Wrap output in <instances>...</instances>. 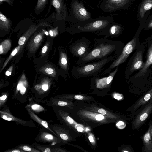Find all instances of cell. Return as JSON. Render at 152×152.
I'll return each mask as SVG.
<instances>
[{
    "label": "cell",
    "instance_id": "6da1fadb",
    "mask_svg": "<svg viewBox=\"0 0 152 152\" xmlns=\"http://www.w3.org/2000/svg\"><path fill=\"white\" fill-rule=\"evenodd\" d=\"M123 46L120 41L106 38L95 39L88 53L83 57L79 58L77 64L81 66L94 61L112 56L117 58L121 53Z\"/></svg>",
    "mask_w": 152,
    "mask_h": 152
},
{
    "label": "cell",
    "instance_id": "7a4b0ae2",
    "mask_svg": "<svg viewBox=\"0 0 152 152\" xmlns=\"http://www.w3.org/2000/svg\"><path fill=\"white\" fill-rule=\"evenodd\" d=\"M113 21V16H100L85 22L74 24L69 28V32L72 34L92 33L99 35H104L110 25Z\"/></svg>",
    "mask_w": 152,
    "mask_h": 152
},
{
    "label": "cell",
    "instance_id": "3957f363",
    "mask_svg": "<svg viewBox=\"0 0 152 152\" xmlns=\"http://www.w3.org/2000/svg\"><path fill=\"white\" fill-rule=\"evenodd\" d=\"M116 58L115 57L112 56L81 66H74L72 68V72L74 76L77 78L98 76L107 64Z\"/></svg>",
    "mask_w": 152,
    "mask_h": 152
},
{
    "label": "cell",
    "instance_id": "277c9868",
    "mask_svg": "<svg viewBox=\"0 0 152 152\" xmlns=\"http://www.w3.org/2000/svg\"><path fill=\"white\" fill-rule=\"evenodd\" d=\"M70 7L69 17L73 24H80L93 19L90 13L87 11L81 1L72 0Z\"/></svg>",
    "mask_w": 152,
    "mask_h": 152
},
{
    "label": "cell",
    "instance_id": "5b68a950",
    "mask_svg": "<svg viewBox=\"0 0 152 152\" xmlns=\"http://www.w3.org/2000/svg\"><path fill=\"white\" fill-rule=\"evenodd\" d=\"M152 113V99L142 105L131 116V129L138 130L145 123Z\"/></svg>",
    "mask_w": 152,
    "mask_h": 152
},
{
    "label": "cell",
    "instance_id": "8992f818",
    "mask_svg": "<svg viewBox=\"0 0 152 152\" xmlns=\"http://www.w3.org/2000/svg\"><path fill=\"white\" fill-rule=\"evenodd\" d=\"M138 38L134 37L123 48L122 51L118 57L114 60L110 65L104 70L103 74L109 73L114 69L124 62L131 53L134 50L138 43Z\"/></svg>",
    "mask_w": 152,
    "mask_h": 152
},
{
    "label": "cell",
    "instance_id": "52a82bcc",
    "mask_svg": "<svg viewBox=\"0 0 152 152\" xmlns=\"http://www.w3.org/2000/svg\"><path fill=\"white\" fill-rule=\"evenodd\" d=\"M91 41L88 38H83L79 39L71 45V53L76 57H83L89 51L91 46Z\"/></svg>",
    "mask_w": 152,
    "mask_h": 152
},
{
    "label": "cell",
    "instance_id": "ba28073f",
    "mask_svg": "<svg viewBox=\"0 0 152 152\" xmlns=\"http://www.w3.org/2000/svg\"><path fill=\"white\" fill-rule=\"evenodd\" d=\"M139 49L135 52V55L134 56L130 65L128 66V67L126 70V78H127L132 72L135 71L140 70L144 66L142 60V57L144 52V47L142 46L139 47Z\"/></svg>",
    "mask_w": 152,
    "mask_h": 152
},
{
    "label": "cell",
    "instance_id": "9c48e42d",
    "mask_svg": "<svg viewBox=\"0 0 152 152\" xmlns=\"http://www.w3.org/2000/svg\"><path fill=\"white\" fill-rule=\"evenodd\" d=\"M129 0H100V9L106 13L113 12L124 7Z\"/></svg>",
    "mask_w": 152,
    "mask_h": 152
},
{
    "label": "cell",
    "instance_id": "30bf717a",
    "mask_svg": "<svg viewBox=\"0 0 152 152\" xmlns=\"http://www.w3.org/2000/svg\"><path fill=\"white\" fill-rule=\"evenodd\" d=\"M152 99V87L144 93L128 109L132 115L142 105L145 104Z\"/></svg>",
    "mask_w": 152,
    "mask_h": 152
},
{
    "label": "cell",
    "instance_id": "8fae6325",
    "mask_svg": "<svg viewBox=\"0 0 152 152\" xmlns=\"http://www.w3.org/2000/svg\"><path fill=\"white\" fill-rule=\"evenodd\" d=\"M143 146L142 152H152V119L148 123V128L147 131L141 137Z\"/></svg>",
    "mask_w": 152,
    "mask_h": 152
},
{
    "label": "cell",
    "instance_id": "7c38bea8",
    "mask_svg": "<svg viewBox=\"0 0 152 152\" xmlns=\"http://www.w3.org/2000/svg\"><path fill=\"white\" fill-rule=\"evenodd\" d=\"M51 4L56 8L57 20L58 21L65 20L67 14L66 6L64 4V0H51Z\"/></svg>",
    "mask_w": 152,
    "mask_h": 152
},
{
    "label": "cell",
    "instance_id": "4fadbf2b",
    "mask_svg": "<svg viewBox=\"0 0 152 152\" xmlns=\"http://www.w3.org/2000/svg\"><path fill=\"white\" fill-rule=\"evenodd\" d=\"M148 44L146 61L143 68L134 76L135 79L145 75L147 72L150 66L152 64V39Z\"/></svg>",
    "mask_w": 152,
    "mask_h": 152
},
{
    "label": "cell",
    "instance_id": "5bb4252c",
    "mask_svg": "<svg viewBox=\"0 0 152 152\" xmlns=\"http://www.w3.org/2000/svg\"><path fill=\"white\" fill-rule=\"evenodd\" d=\"M122 31V28L119 24L114 22L110 25L104 35L110 37H117Z\"/></svg>",
    "mask_w": 152,
    "mask_h": 152
},
{
    "label": "cell",
    "instance_id": "9a60e30c",
    "mask_svg": "<svg viewBox=\"0 0 152 152\" xmlns=\"http://www.w3.org/2000/svg\"><path fill=\"white\" fill-rule=\"evenodd\" d=\"M26 109L31 118L38 123L40 124L42 126L50 131L56 135V134L52 131V130H51L49 127L48 123L46 121H44L39 118L37 116L32 112L29 107H27Z\"/></svg>",
    "mask_w": 152,
    "mask_h": 152
},
{
    "label": "cell",
    "instance_id": "2e32d148",
    "mask_svg": "<svg viewBox=\"0 0 152 152\" xmlns=\"http://www.w3.org/2000/svg\"><path fill=\"white\" fill-rule=\"evenodd\" d=\"M152 8V0H143L139 10V15L143 18L146 12Z\"/></svg>",
    "mask_w": 152,
    "mask_h": 152
},
{
    "label": "cell",
    "instance_id": "e0dca14e",
    "mask_svg": "<svg viewBox=\"0 0 152 152\" xmlns=\"http://www.w3.org/2000/svg\"><path fill=\"white\" fill-rule=\"evenodd\" d=\"M56 137L51 134L46 132H42L40 134L39 139L41 141L48 142H52V145H55L57 139Z\"/></svg>",
    "mask_w": 152,
    "mask_h": 152
},
{
    "label": "cell",
    "instance_id": "ac0fdd59",
    "mask_svg": "<svg viewBox=\"0 0 152 152\" xmlns=\"http://www.w3.org/2000/svg\"><path fill=\"white\" fill-rule=\"evenodd\" d=\"M7 112L1 111H0L1 117L3 119L7 121H14L24 125L27 123V122L15 118L12 115Z\"/></svg>",
    "mask_w": 152,
    "mask_h": 152
},
{
    "label": "cell",
    "instance_id": "d6986e66",
    "mask_svg": "<svg viewBox=\"0 0 152 152\" xmlns=\"http://www.w3.org/2000/svg\"><path fill=\"white\" fill-rule=\"evenodd\" d=\"M11 21L10 19L3 15L0 11V27L2 29H9L10 28Z\"/></svg>",
    "mask_w": 152,
    "mask_h": 152
},
{
    "label": "cell",
    "instance_id": "ffe728a7",
    "mask_svg": "<svg viewBox=\"0 0 152 152\" xmlns=\"http://www.w3.org/2000/svg\"><path fill=\"white\" fill-rule=\"evenodd\" d=\"M48 0H38L35 7V13L38 15L44 10Z\"/></svg>",
    "mask_w": 152,
    "mask_h": 152
},
{
    "label": "cell",
    "instance_id": "44dd1931",
    "mask_svg": "<svg viewBox=\"0 0 152 152\" xmlns=\"http://www.w3.org/2000/svg\"><path fill=\"white\" fill-rule=\"evenodd\" d=\"M18 148L21 149L25 151H28V152H39L40 151H39L37 150L36 149H35L31 147H30L29 146L27 145H21L20 146L18 147Z\"/></svg>",
    "mask_w": 152,
    "mask_h": 152
},
{
    "label": "cell",
    "instance_id": "7402d4cb",
    "mask_svg": "<svg viewBox=\"0 0 152 152\" xmlns=\"http://www.w3.org/2000/svg\"><path fill=\"white\" fill-rule=\"evenodd\" d=\"M37 148L41 150V151L44 152H51L58 151L57 149L56 148H51L38 146Z\"/></svg>",
    "mask_w": 152,
    "mask_h": 152
},
{
    "label": "cell",
    "instance_id": "603a6c76",
    "mask_svg": "<svg viewBox=\"0 0 152 152\" xmlns=\"http://www.w3.org/2000/svg\"><path fill=\"white\" fill-rule=\"evenodd\" d=\"M31 109L34 110L37 112H40L43 111L44 109L39 104H35L31 106Z\"/></svg>",
    "mask_w": 152,
    "mask_h": 152
},
{
    "label": "cell",
    "instance_id": "cb8c5ba5",
    "mask_svg": "<svg viewBox=\"0 0 152 152\" xmlns=\"http://www.w3.org/2000/svg\"><path fill=\"white\" fill-rule=\"evenodd\" d=\"M14 0H0V4L1 5L3 2H6L11 6H12Z\"/></svg>",
    "mask_w": 152,
    "mask_h": 152
},
{
    "label": "cell",
    "instance_id": "d4e9b609",
    "mask_svg": "<svg viewBox=\"0 0 152 152\" xmlns=\"http://www.w3.org/2000/svg\"><path fill=\"white\" fill-rule=\"evenodd\" d=\"M61 62L63 65L65 67H67V58L65 57H62L61 60Z\"/></svg>",
    "mask_w": 152,
    "mask_h": 152
},
{
    "label": "cell",
    "instance_id": "484cf974",
    "mask_svg": "<svg viewBox=\"0 0 152 152\" xmlns=\"http://www.w3.org/2000/svg\"><path fill=\"white\" fill-rule=\"evenodd\" d=\"M25 151L20 149H12V150H10L6 151H5V152H25Z\"/></svg>",
    "mask_w": 152,
    "mask_h": 152
},
{
    "label": "cell",
    "instance_id": "4316f807",
    "mask_svg": "<svg viewBox=\"0 0 152 152\" xmlns=\"http://www.w3.org/2000/svg\"><path fill=\"white\" fill-rule=\"evenodd\" d=\"M59 136L61 138L64 140H67L68 139V136L66 134L63 133L60 134Z\"/></svg>",
    "mask_w": 152,
    "mask_h": 152
},
{
    "label": "cell",
    "instance_id": "83f0119b",
    "mask_svg": "<svg viewBox=\"0 0 152 152\" xmlns=\"http://www.w3.org/2000/svg\"><path fill=\"white\" fill-rule=\"evenodd\" d=\"M45 72L48 74H50L54 72L53 70L50 68H47L45 70Z\"/></svg>",
    "mask_w": 152,
    "mask_h": 152
},
{
    "label": "cell",
    "instance_id": "f1b7e54d",
    "mask_svg": "<svg viewBox=\"0 0 152 152\" xmlns=\"http://www.w3.org/2000/svg\"><path fill=\"white\" fill-rule=\"evenodd\" d=\"M67 103L66 102L60 101L58 102L57 104L60 106H65L66 105Z\"/></svg>",
    "mask_w": 152,
    "mask_h": 152
},
{
    "label": "cell",
    "instance_id": "f546056e",
    "mask_svg": "<svg viewBox=\"0 0 152 152\" xmlns=\"http://www.w3.org/2000/svg\"><path fill=\"white\" fill-rule=\"evenodd\" d=\"M96 119L98 121L102 120L104 118V116L101 114H98L95 117Z\"/></svg>",
    "mask_w": 152,
    "mask_h": 152
},
{
    "label": "cell",
    "instance_id": "4dcf8cb0",
    "mask_svg": "<svg viewBox=\"0 0 152 152\" xmlns=\"http://www.w3.org/2000/svg\"><path fill=\"white\" fill-rule=\"evenodd\" d=\"M66 121L69 124H72L74 122V120L69 116H67L66 118Z\"/></svg>",
    "mask_w": 152,
    "mask_h": 152
},
{
    "label": "cell",
    "instance_id": "1f68e13d",
    "mask_svg": "<svg viewBox=\"0 0 152 152\" xmlns=\"http://www.w3.org/2000/svg\"><path fill=\"white\" fill-rule=\"evenodd\" d=\"M83 98V96L80 95H76L74 96V98L77 100H81Z\"/></svg>",
    "mask_w": 152,
    "mask_h": 152
},
{
    "label": "cell",
    "instance_id": "d6a6232c",
    "mask_svg": "<svg viewBox=\"0 0 152 152\" xmlns=\"http://www.w3.org/2000/svg\"><path fill=\"white\" fill-rule=\"evenodd\" d=\"M98 112L102 115H105L106 113V111L103 109H100L98 110Z\"/></svg>",
    "mask_w": 152,
    "mask_h": 152
},
{
    "label": "cell",
    "instance_id": "836d02e7",
    "mask_svg": "<svg viewBox=\"0 0 152 152\" xmlns=\"http://www.w3.org/2000/svg\"><path fill=\"white\" fill-rule=\"evenodd\" d=\"M7 98V96L6 94H4L0 97V102L5 101Z\"/></svg>",
    "mask_w": 152,
    "mask_h": 152
},
{
    "label": "cell",
    "instance_id": "e575fe53",
    "mask_svg": "<svg viewBox=\"0 0 152 152\" xmlns=\"http://www.w3.org/2000/svg\"><path fill=\"white\" fill-rule=\"evenodd\" d=\"M124 124V123L121 121H120L118 122L117 124V126L119 128V129H121V126L123 125Z\"/></svg>",
    "mask_w": 152,
    "mask_h": 152
},
{
    "label": "cell",
    "instance_id": "d590c367",
    "mask_svg": "<svg viewBox=\"0 0 152 152\" xmlns=\"http://www.w3.org/2000/svg\"><path fill=\"white\" fill-rule=\"evenodd\" d=\"M48 47L46 46H44L42 48V52L43 53H46Z\"/></svg>",
    "mask_w": 152,
    "mask_h": 152
},
{
    "label": "cell",
    "instance_id": "8d00e7d4",
    "mask_svg": "<svg viewBox=\"0 0 152 152\" xmlns=\"http://www.w3.org/2000/svg\"><path fill=\"white\" fill-rule=\"evenodd\" d=\"M42 89L44 91H46L48 88V86L47 84H44L42 87Z\"/></svg>",
    "mask_w": 152,
    "mask_h": 152
},
{
    "label": "cell",
    "instance_id": "74e56055",
    "mask_svg": "<svg viewBox=\"0 0 152 152\" xmlns=\"http://www.w3.org/2000/svg\"><path fill=\"white\" fill-rule=\"evenodd\" d=\"M119 94H117L114 96V98H115L116 99L119 100L121 99H122V97H121L118 96Z\"/></svg>",
    "mask_w": 152,
    "mask_h": 152
},
{
    "label": "cell",
    "instance_id": "f35d334b",
    "mask_svg": "<svg viewBox=\"0 0 152 152\" xmlns=\"http://www.w3.org/2000/svg\"><path fill=\"white\" fill-rule=\"evenodd\" d=\"M22 84L21 83H19V84H18L17 86V90L20 89L22 87Z\"/></svg>",
    "mask_w": 152,
    "mask_h": 152
},
{
    "label": "cell",
    "instance_id": "ab89813d",
    "mask_svg": "<svg viewBox=\"0 0 152 152\" xmlns=\"http://www.w3.org/2000/svg\"><path fill=\"white\" fill-rule=\"evenodd\" d=\"M20 91L22 94H23L25 92L26 89L24 86H22L20 89Z\"/></svg>",
    "mask_w": 152,
    "mask_h": 152
},
{
    "label": "cell",
    "instance_id": "60d3db41",
    "mask_svg": "<svg viewBox=\"0 0 152 152\" xmlns=\"http://www.w3.org/2000/svg\"><path fill=\"white\" fill-rule=\"evenodd\" d=\"M78 131L80 132H81L83 131V129L80 127H78L77 129Z\"/></svg>",
    "mask_w": 152,
    "mask_h": 152
},
{
    "label": "cell",
    "instance_id": "b9f144b4",
    "mask_svg": "<svg viewBox=\"0 0 152 152\" xmlns=\"http://www.w3.org/2000/svg\"><path fill=\"white\" fill-rule=\"evenodd\" d=\"M89 139L90 141L91 142H94V140L92 136L90 135L89 137Z\"/></svg>",
    "mask_w": 152,
    "mask_h": 152
},
{
    "label": "cell",
    "instance_id": "7bdbcfd3",
    "mask_svg": "<svg viewBox=\"0 0 152 152\" xmlns=\"http://www.w3.org/2000/svg\"><path fill=\"white\" fill-rule=\"evenodd\" d=\"M148 27V28H152V20L149 23Z\"/></svg>",
    "mask_w": 152,
    "mask_h": 152
},
{
    "label": "cell",
    "instance_id": "ee69618b",
    "mask_svg": "<svg viewBox=\"0 0 152 152\" xmlns=\"http://www.w3.org/2000/svg\"><path fill=\"white\" fill-rule=\"evenodd\" d=\"M5 74L7 76H10L11 75V73L8 71H7L6 72Z\"/></svg>",
    "mask_w": 152,
    "mask_h": 152
},
{
    "label": "cell",
    "instance_id": "f6af8a7d",
    "mask_svg": "<svg viewBox=\"0 0 152 152\" xmlns=\"http://www.w3.org/2000/svg\"><path fill=\"white\" fill-rule=\"evenodd\" d=\"M49 33L50 34V35L51 36H53V31L52 30H50L49 31Z\"/></svg>",
    "mask_w": 152,
    "mask_h": 152
},
{
    "label": "cell",
    "instance_id": "bcb514c9",
    "mask_svg": "<svg viewBox=\"0 0 152 152\" xmlns=\"http://www.w3.org/2000/svg\"><path fill=\"white\" fill-rule=\"evenodd\" d=\"M45 34L47 35H48V33L47 32H45Z\"/></svg>",
    "mask_w": 152,
    "mask_h": 152
}]
</instances>
